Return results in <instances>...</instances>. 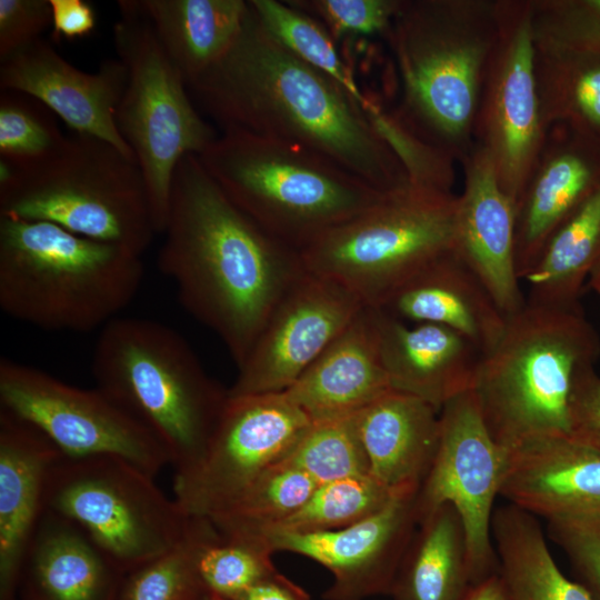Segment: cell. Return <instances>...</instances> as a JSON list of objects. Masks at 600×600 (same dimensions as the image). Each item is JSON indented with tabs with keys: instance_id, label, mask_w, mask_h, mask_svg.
<instances>
[{
	"instance_id": "cell-32",
	"label": "cell",
	"mask_w": 600,
	"mask_h": 600,
	"mask_svg": "<svg viewBox=\"0 0 600 600\" xmlns=\"http://www.w3.org/2000/svg\"><path fill=\"white\" fill-rule=\"evenodd\" d=\"M536 79L542 121L582 124L600 131V58L536 48Z\"/></svg>"
},
{
	"instance_id": "cell-13",
	"label": "cell",
	"mask_w": 600,
	"mask_h": 600,
	"mask_svg": "<svg viewBox=\"0 0 600 600\" xmlns=\"http://www.w3.org/2000/svg\"><path fill=\"white\" fill-rule=\"evenodd\" d=\"M498 36L486 66L473 140L490 157L500 187L517 202L543 148L530 0H498Z\"/></svg>"
},
{
	"instance_id": "cell-26",
	"label": "cell",
	"mask_w": 600,
	"mask_h": 600,
	"mask_svg": "<svg viewBox=\"0 0 600 600\" xmlns=\"http://www.w3.org/2000/svg\"><path fill=\"white\" fill-rule=\"evenodd\" d=\"M123 576L79 528L44 510L21 567L17 600H117Z\"/></svg>"
},
{
	"instance_id": "cell-18",
	"label": "cell",
	"mask_w": 600,
	"mask_h": 600,
	"mask_svg": "<svg viewBox=\"0 0 600 600\" xmlns=\"http://www.w3.org/2000/svg\"><path fill=\"white\" fill-rule=\"evenodd\" d=\"M126 83L127 69L119 59H107L96 72H86L41 38L0 64L1 91L36 99L76 133L99 138L136 159L116 124Z\"/></svg>"
},
{
	"instance_id": "cell-5",
	"label": "cell",
	"mask_w": 600,
	"mask_h": 600,
	"mask_svg": "<svg viewBox=\"0 0 600 600\" xmlns=\"http://www.w3.org/2000/svg\"><path fill=\"white\" fill-rule=\"evenodd\" d=\"M141 256L47 221L0 217V307L48 331L103 328L136 297Z\"/></svg>"
},
{
	"instance_id": "cell-8",
	"label": "cell",
	"mask_w": 600,
	"mask_h": 600,
	"mask_svg": "<svg viewBox=\"0 0 600 600\" xmlns=\"http://www.w3.org/2000/svg\"><path fill=\"white\" fill-rule=\"evenodd\" d=\"M0 217L51 222L140 256L157 233L136 159L76 132L33 166L0 160Z\"/></svg>"
},
{
	"instance_id": "cell-28",
	"label": "cell",
	"mask_w": 600,
	"mask_h": 600,
	"mask_svg": "<svg viewBox=\"0 0 600 600\" xmlns=\"http://www.w3.org/2000/svg\"><path fill=\"white\" fill-rule=\"evenodd\" d=\"M162 49L187 88L220 60L244 24L243 0H139Z\"/></svg>"
},
{
	"instance_id": "cell-39",
	"label": "cell",
	"mask_w": 600,
	"mask_h": 600,
	"mask_svg": "<svg viewBox=\"0 0 600 600\" xmlns=\"http://www.w3.org/2000/svg\"><path fill=\"white\" fill-rule=\"evenodd\" d=\"M52 112L19 92L0 94V160L16 168L39 163L66 141Z\"/></svg>"
},
{
	"instance_id": "cell-44",
	"label": "cell",
	"mask_w": 600,
	"mask_h": 600,
	"mask_svg": "<svg viewBox=\"0 0 600 600\" xmlns=\"http://www.w3.org/2000/svg\"><path fill=\"white\" fill-rule=\"evenodd\" d=\"M49 27L50 0H0V60L40 39Z\"/></svg>"
},
{
	"instance_id": "cell-51",
	"label": "cell",
	"mask_w": 600,
	"mask_h": 600,
	"mask_svg": "<svg viewBox=\"0 0 600 600\" xmlns=\"http://www.w3.org/2000/svg\"><path fill=\"white\" fill-rule=\"evenodd\" d=\"M598 268H600V262H599V264L596 267V269H598ZM596 269H594V270H596ZM594 270H593V271H594Z\"/></svg>"
},
{
	"instance_id": "cell-47",
	"label": "cell",
	"mask_w": 600,
	"mask_h": 600,
	"mask_svg": "<svg viewBox=\"0 0 600 600\" xmlns=\"http://www.w3.org/2000/svg\"><path fill=\"white\" fill-rule=\"evenodd\" d=\"M230 600H310V596L300 586L276 570Z\"/></svg>"
},
{
	"instance_id": "cell-4",
	"label": "cell",
	"mask_w": 600,
	"mask_h": 600,
	"mask_svg": "<svg viewBox=\"0 0 600 600\" xmlns=\"http://www.w3.org/2000/svg\"><path fill=\"white\" fill-rule=\"evenodd\" d=\"M600 356V338L580 304L526 300L482 353L473 388L483 421L508 454L530 442L571 437L574 383Z\"/></svg>"
},
{
	"instance_id": "cell-25",
	"label": "cell",
	"mask_w": 600,
	"mask_h": 600,
	"mask_svg": "<svg viewBox=\"0 0 600 600\" xmlns=\"http://www.w3.org/2000/svg\"><path fill=\"white\" fill-rule=\"evenodd\" d=\"M390 390L370 308L363 307L283 393L318 421L357 414Z\"/></svg>"
},
{
	"instance_id": "cell-49",
	"label": "cell",
	"mask_w": 600,
	"mask_h": 600,
	"mask_svg": "<svg viewBox=\"0 0 600 600\" xmlns=\"http://www.w3.org/2000/svg\"><path fill=\"white\" fill-rule=\"evenodd\" d=\"M590 287L600 294V268L596 269L589 278Z\"/></svg>"
},
{
	"instance_id": "cell-40",
	"label": "cell",
	"mask_w": 600,
	"mask_h": 600,
	"mask_svg": "<svg viewBox=\"0 0 600 600\" xmlns=\"http://www.w3.org/2000/svg\"><path fill=\"white\" fill-rule=\"evenodd\" d=\"M366 112L376 131L397 157L411 184L452 192L456 160L450 154L424 141L393 110L384 109L370 97Z\"/></svg>"
},
{
	"instance_id": "cell-27",
	"label": "cell",
	"mask_w": 600,
	"mask_h": 600,
	"mask_svg": "<svg viewBox=\"0 0 600 600\" xmlns=\"http://www.w3.org/2000/svg\"><path fill=\"white\" fill-rule=\"evenodd\" d=\"M599 184L590 160L563 144L558 126L549 127L516 206L514 263L520 281L534 266L552 233Z\"/></svg>"
},
{
	"instance_id": "cell-46",
	"label": "cell",
	"mask_w": 600,
	"mask_h": 600,
	"mask_svg": "<svg viewBox=\"0 0 600 600\" xmlns=\"http://www.w3.org/2000/svg\"><path fill=\"white\" fill-rule=\"evenodd\" d=\"M52 9V39L73 40L90 34L97 19L93 7L83 0H50Z\"/></svg>"
},
{
	"instance_id": "cell-7",
	"label": "cell",
	"mask_w": 600,
	"mask_h": 600,
	"mask_svg": "<svg viewBox=\"0 0 600 600\" xmlns=\"http://www.w3.org/2000/svg\"><path fill=\"white\" fill-rule=\"evenodd\" d=\"M198 158L237 207L298 251L389 192L311 149L238 129Z\"/></svg>"
},
{
	"instance_id": "cell-21",
	"label": "cell",
	"mask_w": 600,
	"mask_h": 600,
	"mask_svg": "<svg viewBox=\"0 0 600 600\" xmlns=\"http://www.w3.org/2000/svg\"><path fill=\"white\" fill-rule=\"evenodd\" d=\"M500 496L546 520L600 522V449L572 438L527 443L508 454Z\"/></svg>"
},
{
	"instance_id": "cell-6",
	"label": "cell",
	"mask_w": 600,
	"mask_h": 600,
	"mask_svg": "<svg viewBox=\"0 0 600 600\" xmlns=\"http://www.w3.org/2000/svg\"><path fill=\"white\" fill-rule=\"evenodd\" d=\"M91 371L96 387L159 440L174 477L192 469L229 393L180 333L150 319L117 317L100 329Z\"/></svg>"
},
{
	"instance_id": "cell-50",
	"label": "cell",
	"mask_w": 600,
	"mask_h": 600,
	"mask_svg": "<svg viewBox=\"0 0 600 600\" xmlns=\"http://www.w3.org/2000/svg\"><path fill=\"white\" fill-rule=\"evenodd\" d=\"M187 600H211L206 593L199 592L188 598Z\"/></svg>"
},
{
	"instance_id": "cell-37",
	"label": "cell",
	"mask_w": 600,
	"mask_h": 600,
	"mask_svg": "<svg viewBox=\"0 0 600 600\" xmlns=\"http://www.w3.org/2000/svg\"><path fill=\"white\" fill-rule=\"evenodd\" d=\"M273 553L260 537L224 536L214 527L197 557L201 589L211 600H230L277 570Z\"/></svg>"
},
{
	"instance_id": "cell-9",
	"label": "cell",
	"mask_w": 600,
	"mask_h": 600,
	"mask_svg": "<svg viewBox=\"0 0 600 600\" xmlns=\"http://www.w3.org/2000/svg\"><path fill=\"white\" fill-rule=\"evenodd\" d=\"M457 213L453 192L409 183L299 252L307 271L379 308L427 266L456 251Z\"/></svg>"
},
{
	"instance_id": "cell-29",
	"label": "cell",
	"mask_w": 600,
	"mask_h": 600,
	"mask_svg": "<svg viewBox=\"0 0 600 600\" xmlns=\"http://www.w3.org/2000/svg\"><path fill=\"white\" fill-rule=\"evenodd\" d=\"M473 587L463 521L444 503L422 518L389 596L394 600H464Z\"/></svg>"
},
{
	"instance_id": "cell-42",
	"label": "cell",
	"mask_w": 600,
	"mask_h": 600,
	"mask_svg": "<svg viewBox=\"0 0 600 600\" xmlns=\"http://www.w3.org/2000/svg\"><path fill=\"white\" fill-rule=\"evenodd\" d=\"M320 21L333 39L344 36L386 37L402 0H286Z\"/></svg>"
},
{
	"instance_id": "cell-20",
	"label": "cell",
	"mask_w": 600,
	"mask_h": 600,
	"mask_svg": "<svg viewBox=\"0 0 600 600\" xmlns=\"http://www.w3.org/2000/svg\"><path fill=\"white\" fill-rule=\"evenodd\" d=\"M370 308L382 367L392 390L417 397L437 410L473 390L482 351L443 326L413 323Z\"/></svg>"
},
{
	"instance_id": "cell-36",
	"label": "cell",
	"mask_w": 600,
	"mask_h": 600,
	"mask_svg": "<svg viewBox=\"0 0 600 600\" xmlns=\"http://www.w3.org/2000/svg\"><path fill=\"white\" fill-rule=\"evenodd\" d=\"M213 528L209 518L192 517L176 546L124 573L117 600H187L203 592L197 574V557Z\"/></svg>"
},
{
	"instance_id": "cell-22",
	"label": "cell",
	"mask_w": 600,
	"mask_h": 600,
	"mask_svg": "<svg viewBox=\"0 0 600 600\" xmlns=\"http://www.w3.org/2000/svg\"><path fill=\"white\" fill-rule=\"evenodd\" d=\"M60 454L37 428L0 409V600H17L21 567L44 513L48 473Z\"/></svg>"
},
{
	"instance_id": "cell-43",
	"label": "cell",
	"mask_w": 600,
	"mask_h": 600,
	"mask_svg": "<svg viewBox=\"0 0 600 600\" xmlns=\"http://www.w3.org/2000/svg\"><path fill=\"white\" fill-rule=\"evenodd\" d=\"M547 521L549 537L566 553L576 581L592 600H600V522L574 518Z\"/></svg>"
},
{
	"instance_id": "cell-3",
	"label": "cell",
	"mask_w": 600,
	"mask_h": 600,
	"mask_svg": "<svg viewBox=\"0 0 600 600\" xmlns=\"http://www.w3.org/2000/svg\"><path fill=\"white\" fill-rule=\"evenodd\" d=\"M497 3L402 0L384 37L401 88L393 112L454 160L474 146L483 74L498 36Z\"/></svg>"
},
{
	"instance_id": "cell-15",
	"label": "cell",
	"mask_w": 600,
	"mask_h": 600,
	"mask_svg": "<svg viewBox=\"0 0 600 600\" xmlns=\"http://www.w3.org/2000/svg\"><path fill=\"white\" fill-rule=\"evenodd\" d=\"M508 466L483 421L473 390L440 410V442L416 494L419 521L441 504L459 512L466 529L473 586L498 573L491 536L493 504Z\"/></svg>"
},
{
	"instance_id": "cell-31",
	"label": "cell",
	"mask_w": 600,
	"mask_h": 600,
	"mask_svg": "<svg viewBox=\"0 0 600 600\" xmlns=\"http://www.w3.org/2000/svg\"><path fill=\"white\" fill-rule=\"evenodd\" d=\"M600 262V184L552 233L534 266L522 280L527 301L571 307L587 278Z\"/></svg>"
},
{
	"instance_id": "cell-48",
	"label": "cell",
	"mask_w": 600,
	"mask_h": 600,
	"mask_svg": "<svg viewBox=\"0 0 600 600\" xmlns=\"http://www.w3.org/2000/svg\"><path fill=\"white\" fill-rule=\"evenodd\" d=\"M464 600H506L499 574L473 586Z\"/></svg>"
},
{
	"instance_id": "cell-38",
	"label": "cell",
	"mask_w": 600,
	"mask_h": 600,
	"mask_svg": "<svg viewBox=\"0 0 600 600\" xmlns=\"http://www.w3.org/2000/svg\"><path fill=\"white\" fill-rule=\"evenodd\" d=\"M317 484L369 473L356 414L311 421L283 457Z\"/></svg>"
},
{
	"instance_id": "cell-12",
	"label": "cell",
	"mask_w": 600,
	"mask_h": 600,
	"mask_svg": "<svg viewBox=\"0 0 600 600\" xmlns=\"http://www.w3.org/2000/svg\"><path fill=\"white\" fill-rule=\"evenodd\" d=\"M0 409L37 428L64 457H117L154 477L170 464L159 440L99 388L74 387L6 357Z\"/></svg>"
},
{
	"instance_id": "cell-30",
	"label": "cell",
	"mask_w": 600,
	"mask_h": 600,
	"mask_svg": "<svg viewBox=\"0 0 600 600\" xmlns=\"http://www.w3.org/2000/svg\"><path fill=\"white\" fill-rule=\"evenodd\" d=\"M491 536L506 600H592L557 566L536 516L511 503L492 513Z\"/></svg>"
},
{
	"instance_id": "cell-34",
	"label": "cell",
	"mask_w": 600,
	"mask_h": 600,
	"mask_svg": "<svg viewBox=\"0 0 600 600\" xmlns=\"http://www.w3.org/2000/svg\"><path fill=\"white\" fill-rule=\"evenodd\" d=\"M248 3L259 24L274 41L327 74L366 109L368 96L360 89L336 48L333 37L320 21L287 1L248 0Z\"/></svg>"
},
{
	"instance_id": "cell-23",
	"label": "cell",
	"mask_w": 600,
	"mask_h": 600,
	"mask_svg": "<svg viewBox=\"0 0 600 600\" xmlns=\"http://www.w3.org/2000/svg\"><path fill=\"white\" fill-rule=\"evenodd\" d=\"M378 309L407 322L452 329L482 353L499 340L507 322L482 281L456 251L427 266Z\"/></svg>"
},
{
	"instance_id": "cell-35",
	"label": "cell",
	"mask_w": 600,
	"mask_h": 600,
	"mask_svg": "<svg viewBox=\"0 0 600 600\" xmlns=\"http://www.w3.org/2000/svg\"><path fill=\"white\" fill-rule=\"evenodd\" d=\"M394 498L397 497L369 473L328 481L318 484L293 513L252 536L342 529L374 514Z\"/></svg>"
},
{
	"instance_id": "cell-10",
	"label": "cell",
	"mask_w": 600,
	"mask_h": 600,
	"mask_svg": "<svg viewBox=\"0 0 600 600\" xmlns=\"http://www.w3.org/2000/svg\"><path fill=\"white\" fill-rule=\"evenodd\" d=\"M118 7L113 42L127 83L116 124L141 170L156 231L163 233L178 163L188 154L200 156L219 134L193 106L139 0H122Z\"/></svg>"
},
{
	"instance_id": "cell-16",
	"label": "cell",
	"mask_w": 600,
	"mask_h": 600,
	"mask_svg": "<svg viewBox=\"0 0 600 600\" xmlns=\"http://www.w3.org/2000/svg\"><path fill=\"white\" fill-rule=\"evenodd\" d=\"M363 307L341 284L306 271L271 312L228 393L284 392Z\"/></svg>"
},
{
	"instance_id": "cell-41",
	"label": "cell",
	"mask_w": 600,
	"mask_h": 600,
	"mask_svg": "<svg viewBox=\"0 0 600 600\" xmlns=\"http://www.w3.org/2000/svg\"><path fill=\"white\" fill-rule=\"evenodd\" d=\"M536 47L600 58V0H530Z\"/></svg>"
},
{
	"instance_id": "cell-33",
	"label": "cell",
	"mask_w": 600,
	"mask_h": 600,
	"mask_svg": "<svg viewBox=\"0 0 600 600\" xmlns=\"http://www.w3.org/2000/svg\"><path fill=\"white\" fill-rule=\"evenodd\" d=\"M317 486L304 471L281 459L209 519L224 536H252L293 513Z\"/></svg>"
},
{
	"instance_id": "cell-11",
	"label": "cell",
	"mask_w": 600,
	"mask_h": 600,
	"mask_svg": "<svg viewBox=\"0 0 600 600\" xmlns=\"http://www.w3.org/2000/svg\"><path fill=\"white\" fill-rule=\"evenodd\" d=\"M44 510L79 528L123 573L176 546L192 519L154 476L110 456L60 454L48 473Z\"/></svg>"
},
{
	"instance_id": "cell-17",
	"label": "cell",
	"mask_w": 600,
	"mask_h": 600,
	"mask_svg": "<svg viewBox=\"0 0 600 600\" xmlns=\"http://www.w3.org/2000/svg\"><path fill=\"white\" fill-rule=\"evenodd\" d=\"M416 494L397 497L374 514L342 529L258 537L273 552L300 554L327 568L333 581L323 593L324 600H366L389 594L419 523Z\"/></svg>"
},
{
	"instance_id": "cell-14",
	"label": "cell",
	"mask_w": 600,
	"mask_h": 600,
	"mask_svg": "<svg viewBox=\"0 0 600 600\" xmlns=\"http://www.w3.org/2000/svg\"><path fill=\"white\" fill-rule=\"evenodd\" d=\"M310 423L283 392L229 394L201 458L173 478L174 500L191 517L217 514L283 459Z\"/></svg>"
},
{
	"instance_id": "cell-45",
	"label": "cell",
	"mask_w": 600,
	"mask_h": 600,
	"mask_svg": "<svg viewBox=\"0 0 600 600\" xmlns=\"http://www.w3.org/2000/svg\"><path fill=\"white\" fill-rule=\"evenodd\" d=\"M571 437L600 449V377L594 368L577 379L570 403Z\"/></svg>"
},
{
	"instance_id": "cell-2",
	"label": "cell",
	"mask_w": 600,
	"mask_h": 600,
	"mask_svg": "<svg viewBox=\"0 0 600 600\" xmlns=\"http://www.w3.org/2000/svg\"><path fill=\"white\" fill-rule=\"evenodd\" d=\"M188 90L223 130L311 149L382 191L410 183L362 106L274 41L250 7L234 43Z\"/></svg>"
},
{
	"instance_id": "cell-24",
	"label": "cell",
	"mask_w": 600,
	"mask_h": 600,
	"mask_svg": "<svg viewBox=\"0 0 600 600\" xmlns=\"http://www.w3.org/2000/svg\"><path fill=\"white\" fill-rule=\"evenodd\" d=\"M369 474L394 497L418 493L440 442V411L390 390L356 414Z\"/></svg>"
},
{
	"instance_id": "cell-1",
	"label": "cell",
	"mask_w": 600,
	"mask_h": 600,
	"mask_svg": "<svg viewBox=\"0 0 600 600\" xmlns=\"http://www.w3.org/2000/svg\"><path fill=\"white\" fill-rule=\"evenodd\" d=\"M163 233L160 271L240 367L278 302L307 271L300 252L237 207L196 154L176 168Z\"/></svg>"
},
{
	"instance_id": "cell-19",
	"label": "cell",
	"mask_w": 600,
	"mask_h": 600,
	"mask_svg": "<svg viewBox=\"0 0 600 600\" xmlns=\"http://www.w3.org/2000/svg\"><path fill=\"white\" fill-rule=\"evenodd\" d=\"M461 163L464 184L458 196L456 252L508 317L526 303L514 263L516 204L481 147L474 143Z\"/></svg>"
}]
</instances>
